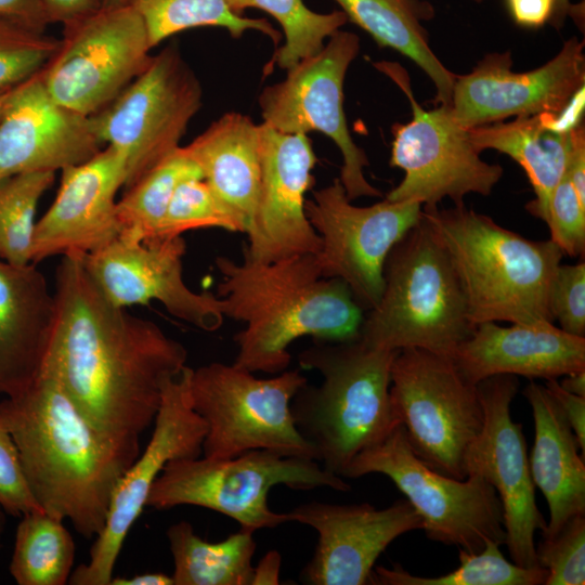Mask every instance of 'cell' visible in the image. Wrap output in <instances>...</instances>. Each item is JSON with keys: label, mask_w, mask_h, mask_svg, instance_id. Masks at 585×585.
Returning <instances> with one entry per match:
<instances>
[{"label": "cell", "mask_w": 585, "mask_h": 585, "mask_svg": "<svg viewBox=\"0 0 585 585\" xmlns=\"http://www.w3.org/2000/svg\"><path fill=\"white\" fill-rule=\"evenodd\" d=\"M63 27L60 46L40 74L51 98L80 115L108 105L152 57L145 24L131 4L101 8Z\"/></svg>", "instance_id": "cell-13"}, {"label": "cell", "mask_w": 585, "mask_h": 585, "mask_svg": "<svg viewBox=\"0 0 585 585\" xmlns=\"http://www.w3.org/2000/svg\"><path fill=\"white\" fill-rule=\"evenodd\" d=\"M261 182L252 224L247 232L244 257L273 262L313 253L321 237L304 209V195L313 186L312 170L317 161L307 134L282 133L259 125Z\"/></svg>", "instance_id": "cell-20"}, {"label": "cell", "mask_w": 585, "mask_h": 585, "mask_svg": "<svg viewBox=\"0 0 585 585\" xmlns=\"http://www.w3.org/2000/svg\"><path fill=\"white\" fill-rule=\"evenodd\" d=\"M548 392L558 402L573 430L581 452L585 453V396L572 394L561 388L557 379H548L545 384Z\"/></svg>", "instance_id": "cell-43"}, {"label": "cell", "mask_w": 585, "mask_h": 585, "mask_svg": "<svg viewBox=\"0 0 585 585\" xmlns=\"http://www.w3.org/2000/svg\"><path fill=\"white\" fill-rule=\"evenodd\" d=\"M546 224L550 239L563 255L584 258L585 204L580 200L566 172L552 191Z\"/></svg>", "instance_id": "cell-40"}, {"label": "cell", "mask_w": 585, "mask_h": 585, "mask_svg": "<svg viewBox=\"0 0 585 585\" xmlns=\"http://www.w3.org/2000/svg\"><path fill=\"white\" fill-rule=\"evenodd\" d=\"M467 130L479 153L495 150L519 164L535 194V198L529 202L525 208L546 223L552 191L566 171L571 131L560 133L552 130L545 122L542 113Z\"/></svg>", "instance_id": "cell-28"}, {"label": "cell", "mask_w": 585, "mask_h": 585, "mask_svg": "<svg viewBox=\"0 0 585 585\" xmlns=\"http://www.w3.org/2000/svg\"><path fill=\"white\" fill-rule=\"evenodd\" d=\"M220 227L239 232L235 220L221 206L204 179H188L176 190L156 237L182 236L196 229Z\"/></svg>", "instance_id": "cell-37"}, {"label": "cell", "mask_w": 585, "mask_h": 585, "mask_svg": "<svg viewBox=\"0 0 585 585\" xmlns=\"http://www.w3.org/2000/svg\"><path fill=\"white\" fill-rule=\"evenodd\" d=\"M191 369L185 366L164 382L151 439L143 453L120 477L105 525L94 538L89 560L73 570L69 584L109 585L126 537L146 507L151 487L165 466L174 459L203 454L207 426L192 405Z\"/></svg>", "instance_id": "cell-16"}, {"label": "cell", "mask_w": 585, "mask_h": 585, "mask_svg": "<svg viewBox=\"0 0 585 585\" xmlns=\"http://www.w3.org/2000/svg\"><path fill=\"white\" fill-rule=\"evenodd\" d=\"M58 46L60 39L0 18V90L40 73Z\"/></svg>", "instance_id": "cell-38"}, {"label": "cell", "mask_w": 585, "mask_h": 585, "mask_svg": "<svg viewBox=\"0 0 585 585\" xmlns=\"http://www.w3.org/2000/svg\"><path fill=\"white\" fill-rule=\"evenodd\" d=\"M562 377V380L558 381L562 389L572 394L585 396V370L572 373Z\"/></svg>", "instance_id": "cell-50"}, {"label": "cell", "mask_w": 585, "mask_h": 585, "mask_svg": "<svg viewBox=\"0 0 585 585\" xmlns=\"http://www.w3.org/2000/svg\"><path fill=\"white\" fill-rule=\"evenodd\" d=\"M10 574L18 585H65L74 570L76 546L64 521L43 510L20 517Z\"/></svg>", "instance_id": "cell-31"}, {"label": "cell", "mask_w": 585, "mask_h": 585, "mask_svg": "<svg viewBox=\"0 0 585 585\" xmlns=\"http://www.w3.org/2000/svg\"><path fill=\"white\" fill-rule=\"evenodd\" d=\"M390 396L416 456L444 476L466 479L465 455L483 426L477 385L451 358L407 348L393 359Z\"/></svg>", "instance_id": "cell-10"}, {"label": "cell", "mask_w": 585, "mask_h": 585, "mask_svg": "<svg viewBox=\"0 0 585 585\" xmlns=\"http://www.w3.org/2000/svg\"><path fill=\"white\" fill-rule=\"evenodd\" d=\"M470 1H473V2H477V3H481V2H483V1H485V0H470Z\"/></svg>", "instance_id": "cell-55"}, {"label": "cell", "mask_w": 585, "mask_h": 585, "mask_svg": "<svg viewBox=\"0 0 585 585\" xmlns=\"http://www.w3.org/2000/svg\"><path fill=\"white\" fill-rule=\"evenodd\" d=\"M306 214L321 237L315 255L323 277L342 280L364 312L384 290V266L393 246L420 220L417 202L384 199L366 207L351 204L339 180L313 193Z\"/></svg>", "instance_id": "cell-15"}, {"label": "cell", "mask_w": 585, "mask_h": 585, "mask_svg": "<svg viewBox=\"0 0 585 585\" xmlns=\"http://www.w3.org/2000/svg\"><path fill=\"white\" fill-rule=\"evenodd\" d=\"M375 66L401 87L413 112L408 122L392 127L389 164L402 169L404 177L386 199L413 200L421 207H432L450 198L454 206H459L468 194L490 195L504 169L480 157L468 130L457 122L450 105L424 109L412 93L404 69L387 62Z\"/></svg>", "instance_id": "cell-12"}, {"label": "cell", "mask_w": 585, "mask_h": 585, "mask_svg": "<svg viewBox=\"0 0 585 585\" xmlns=\"http://www.w3.org/2000/svg\"><path fill=\"white\" fill-rule=\"evenodd\" d=\"M54 315V292L35 264L0 260V394L16 395L37 377Z\"/></svg>", "instance_id": "cell-25"}, {"label": "cell", "mask_w": 585, "mask_h": 585, "mask_svg": "<svg viewBox=\"0 0 585 585\" xmlns=\"http://www.w3.org/2000/svg\"><path fill=\"white\" fill-rule=\"evenodd\" d=\"M421 218L450 257L474 326L554 322L548 289L564 255L551 239L525 238L465 205L421 207Z\"/></svg>", "instance_id": "cell-5"}, {"label": "cell", "mask_w": 585, "mask_h": 585, "mask_svg": "<svg viewBox=\"0 0 585 585\" xmlns=\"http://www.w3.org/2000/svg\"><path fill=\"white\" fill-rule=\"evenodd\" d=\"M231 10L243 15L255 8L270 14L281 25L285 42L276 49L272 63L289 69L300 61L316 54L334 32L347 22L341 11L317 13L310 10L303 0H226Z\"/></svg>", "instance_id": "cell-35"}, {"label": "cell", "mask_w": 585, "mask_h": 585, "mask_svg": "<svg viewBox=\"0 0 585 585\" xmlns=\"http://www.w3.org/2000/svg\"><path fill=\"white\" fill-rule=\"evenodd\" d=\"M384 282L378 303L360 327L359 338L367 346L452 358L472 334L476 326L450 257L421 217L389 252Z\"/></svg>", "instance_id": "cell-6"}, {"label": "cell", "mask_w": 585, "mask_h": 585, "mask_svg": "<svg viewBox=\"0 0 585 585\" xmlns=\"http://www.w3.org/2000/svg\"><path fill=\"white\" fill-rule=\"evenodd\" d=\"M472 385L495 375L557 379L585 370V337L556 327L551 321L476 325L451 358Z\"/></svg>", "instance_id": "cell-24"}, {"label": "cell", "mask_w": 585, "mask_h": 585, "mask_svg": "<svg viewBox=\"0 0 585 585\" xmlns=\"http://www.w3.org/2000/svg\"><path fill=\"white\" fill-rule=\"evenodd\" d=\"M166 534L174 585H251L257 548L253 532L239 529L221 542L210 543L182 520L170 525Z\"/></svg>", "instance_id": "cell-30"}, {"label": "cell", "mask_w": 585, "mask_h": 585, "mask_svg": "<svg viewBox=\"0 0 585 585\" xmlns=\"http://www.w3.org/2000/svg\"><path fill=\"white\" fill-rule=\"evenodd\" d=\"M198 78L170 44L108 105L89 116L103 144L126 158V188L180 147L187 126L202 106Z\"/></svg>", "instance_id": "cell-11"}, {"label": "cell", "mask_w": 585, "mask_h": 585, "mask_svg": "<svg viewBox=\"0 0 585 585\" xmlns=\"http://www.w3.org/2000/svg\"><path fill=\"white\" fill-rule=\"evenodd\" d=\"M502 545L489 542L479 552L459 551V566L435 577L416 576L399 563L388 569L376 567L369 584L378 585H543L547 572L542 567L524 568L508 561Z\"/></svg>", "instance_id": "cell-34"}, {"label": "cell", "mask_w": 585, "mask_h": 585, "mask_svg": "<svg viewBox=\"0 0 585 585\" xmlns=\"http://www.w3.org/2000/svg\"><path fill=\"white\" fill-rule=\"evenodd\" d=\"M141 15L152 48L177 32L202 26L225 28L234 39L248 30L268 36L275 46L280 32L264 18L235 14L226 0H131Z\"/></svg>", "instance_id": "cell-33"}, {"label": "cell", "mask_w": 585, "mask_h": 585, "mask_svg": "<svg viewBox=\"0 0 585 585\" xmlns=\"http://www.w3.org/2000/svg\"><path fill=\"white\" fill-rule=\"evenodd\" d=\"M534 420L529 456L531 477L549 508L543 537L554 535L572 517L585 515V464L578 441L562 408L545 385L533 379L523 389Z\"/></svg>", "instance_id": "cell-26"}, {"label": "cell", "mask_w": 585, "mask_h": 585, "mask_svg": "<svg viewBox=\"0 0 585 585\" xmlns=\"http://www.w3.org/2000/svg\"><path fill=\"white\" fill-rule=\"evenodd\" d=\"M0 505L6 515L22 517L42 510L26 480L17 447L0 425Z\"/></svg>", "instance_id": "cell-42"}, {"label": "cell", "mask_w": 585, "mask_h": 585, "mask_svg": "<svg viewBox=\"0 0 585 585\" xmlns=\"http://www.w3.org/2000/svg\"><path fill=\"white\" fill-rule=\"evenodd\" d=\"M101 8L112 9L130 4L131 0H100Z\"/></svg>", "instance_id": "cell-52"}, {"label": "cell", "mask_w": 585, "mask_h": 585, "mask_svg": "<svg viewBox=\"0 0 585 585\" xmlns=\"http://www.w3.org/2000/svg\"><path fill=\"white\" fill-rule=\"evenodd\" d=\"M360 50L351 31L337 30L323 49L287 69L286 78L266 86L258 98L263 122L287 134L320 131L330 138L342 155L339 180L348 198L380 197L365 178L369 165L348 129L343 110L347 70Z\"/></svg>", "instance_id": "cell-14"}, {"label": "cell", "mask_w": 585, "mask_h": 585, "mask_svg": "<svg viewBox=\"0 0 585 585\" xmlns=\"http://www.w3.org/2000/svg\"><path fill=\"white\" fill-rule=\"evenodd\" d=\"M282 556L277 550L268 551L253 567L251 585H277L280 584Z\"/></svg>", "instance_id": "cell-48"}, {"label": "cell", "mask_w": 585, "mask_h": 585, "mask_svg": "<svg viewBox=\"0 0 585 585\" xmlns=\"http://www.w3.org/2000/svg\"><path fill=\"white\" fill-rule=\"evenodd\" d=\"M49 23L63 26L101 9L100 0H42Z\"/></svg>", "instance_id": "cell-47"}, {"label": "cell", "mask_w": 585, "mask_h": 585, "mask_svg": "<svg viewBox=\"0 0 585 585\" xmlns=\"http://www.w3.org/2000/svg\"><path fill=\"white\" fill-rule=\"evenodd\" d=\"M330 487L350 490L341 477L317 460L252 450L232 458H182L169 461L153 483L146 507L157 510L181 505L204 507L235 520L240 529L256 532L290 522L288 512H275L268 504L270 490Z\"/></svg>", "instance_id": "cell-7"}, {"label": "cell", "mask_w": 585, "mask_h": 585, "mask_svg": "<svg viewBox=\"0 0 585 585\" xmlns=\"http://www.w3.org/2000/svg\"><path fill=\"white\" fill-rule=\"evenodd\" d=\"M290 521L317 532L314 554L300 573L310 585H365L378 557L399 536L420 530L422 520L407 499L377 509L368 503L308 502L289 512Z\"/></svg>", "instance_id": "cell-21"}, {"label": "cell", "mask_w": 585, "mask_h": 585, "mask_svg": "<svg viewBox=\"0 0 585 585\" xmlns=\"http://www.w3.org/2000/svg\"><path fill=\"white\" fill-rule=\"evenodd\" d=\"M218 296L225 317L244 322L235 334L234 365L280 374L288 367V347L297 339L343 341L359 337L365 312L340 278L323 277L315 255L273 262L218 257Z\"/></svg>", "instance_id": "cell-3"}, {"label": "cell", "mask_w": 585, "mask_h": 585, "mask_svg": "<svg viewBox=\"0 0 585 585\" xmlns=\"http://www.w3.org/2000/svg\"><path fill=\"white\" fill-rule=\"evenodd\" d=\"M54 298L41 368L98 430L140 442L153 425L164 382L186 366L185 347L155 322L109 301L86 269L83 255L63 256Z\"/></svg>", "instance_id": "cell-1"}, {"label": "cell", "mask_w": 585, "mask_h": 585, "mask_svg": "<svg viewBox=\"0 0 585 585\" xmlns=\"http://www.w3.org/2000/svg\"><path fill=\"white\" fill-rule=\"evenodd\" d=\"M348 21L365 30L381 48H390L412 60L435 87L434 103L450 105L455 75L429 46L422 23L434 17L427 0H334Z\"/></svg>", "instance_id": "cell-29"}, {"label": "cell", "mask_w": 585, "mask_h": 585, "mask_svg": "<svg viewBox=\"0 0 585 585\" xmlns=\"http://www.w3.org/2000/svg\"><path fill=\"white\" fill-rule=\"evenodd\" d=\"M54 178L53 171H35L0 180V260L31 263L37 206Z\"/></svg>", "instance_id": "cell-36"}, {"label": "cell", "mask_w": 585, "mask_h": 585, "mask_svg": "<svg viewBox=\"0 0 585 585\" xmlns=\"http://www.w3.org/2000/svg\"><path fill=\"white\" fill-rule=\"evenodd\" d=\"M40 73L14 87L5 102L0 117V180L55 172L102 150L89 117L56 103Z\"/></svg>", "instance_id": "cell-23"}, {"label": "cell", "mask_w": 585, "mask_h": 585, "mask_svg": "<svg viewBox=\"0 0 585 585\" xmlns=\"http://www.w3.org/2000/svg\"><path fill=\"white\" fill-rule=\"evenodd\" d=\"M62 171L57 194L36 222L31 263L53 256L90 255L119 236L116 196L127 179L126 158L110 145Z\"/></svg>", "instance_id": "cell-22"}, {"label": "cell", "mask_w": 585, "mask_h": 585, "mask_svg": "<svg viewBox=\"0 0 585 585\" xmlns=\"http://www.w3.org/2000/svg\"><path fill=\"white\" fill-rule=\"evenodd\" d=\"M5 516H6V512L4 511L2 506L0 505V543H1L2 535H3L4 529H5Z\"/></svg>", "instance_id": "cell-54"}, {"label": "cell", "mask_w": 585, "mask_h": 585, "mask_svg": "<svg viewBox=\"0 0 585 585\" xmlns=\"http://www.w3.org/2000/svg\"><path fill=\"white\" fill-rule=\"evenodd\" d=\"M109 585H174L171 575L162 572H145L131 577H114Z\"/></svg>", "instance_id": "cell-49"}, {"label": "cell", "mask_w": 585, "mask_h": 585, "mask_svg": "<svg viewBox=\"0 0 585 585\" xmlns=\"http://www.w3.org/2000/svg\"><path fill=\"white\" fill-rule=\"evenodd\" d=\"M584 82V40L571 37L551 60L529 72L512 70L510 51L486 54L470 73L455 76L450 107L466 129L558 113Z\"/></svg>", "instance_id": "cell-19"}, {"label": "cell", "mask_w": 585, "mask_h": 585, "mask_svg": "<svg viewBox=\"0 0 585 585\" xmlns=\"http://www.w3.org/2000/svg\"><path fill=\"white\" fill-rule=\"evenodd\" d=\"M308 382L298 369L272 378L220 362L191 369L193 408L207 432L203 455L224 459L252 450L316 460L313 446L297 430L290 401Z\"/></svg>", "instance_id": "cell-8"}, {"label": "cell", "mask_w": 585, "mask_h": 585, "mask_svg": "<svg viewBox=\"0 0 585 585\" xmlns=\"http://www.w3.org/2000/svg\"><path fill=\"white\" fill-rule=\"evenodd\" d=\"M483 426L465 455L468 474H478L496 491L504 514L511 561L540 567L534 536L547 522L535 499L522 425L512 420L511 402L519 390L515 375H495L477 384Z\"/></svg>", "instance_id": "cell-17"}, {"label": "cell", "mask_w": 585, "mask_h": 585, "mask_svg": "<svg viewBox=\"0 0 585 585\" xmlns=\"http://www.w3.org/2000/svg\"><path fill=\"white\" fill-rule=\"evenodd\" d=\"M12 89L13 88L0 90V117H1V114L3 112V108H4L5 102L8 100V96L11 93Z\"/></svg>", "instance_id": "cell-53"}, {"label": "cell", "mask_w": 585, "mask_h": 585, "mask_svg": "<svg viewBox=\"0 0 585 585\" xmlns=\"http://www.w3.org/2000/svg\"><path fill=\"white\" fill-rule=\"evenodd\" d=\"M0 18L41 32L50 24L42 0H0Z\"/></svg>", "instance_id": "cell-44"}, {"label": "cell", "mask_w": 585, "mask_h": 585, "mask_svg": "<svg viewBox=\"0 0 585 585\" xmlns=\"http://www.w3.org/2000/svg\"><path fill=\"white\" fill-rule=\"evenodd\" d=\"M186 245L182 236L131 240L117 237L83 256V263L114 304L160 302L174 317L202 330L214 332L224 322V302L211 292H196L183 280Z\"/></svg>", "instance_id": "cell-18"}, {"label": "cell", "mask_w": 585, "mask_h": 585, "mask_svg": "<svg viewBox=\"0 0 585 585\" xmlns=\"http://www.w3.org/2000/svg\"><path fill=\"white\" fill-rule=\"evenodd\" d=\"M398 352L369 347L358 337L314 339L299 353L300 366L317 370L323 381L303 385L290 401V413L327 471L342 478L359 453L401 425L390 396Z\"/></svg>", "instance_id": "cell-4"}, {"label": "cell", "mask_w": 585, "mask_h": 585, "mask_svg": "<svg viewBox=\"0 0 585 585\" xmlns=\"http://www.w3.org/2000/svg\"><path fill=\"white\" fill-rule=\"evenodd\" d=\"M548 310L568 334L585 337V263L559 264L548 289Z\"/></svg>", "instance_id": "cell-41"}, {"label": "cell", "mask_w": 585, "mask_h": 585, "mask_svg": "<svg viewBox=\"0 0 585 585\" xmlns=\"http://www.w3.org/2000/svg\"><path fill=\"white\" fill-rule=\"evenodd\" d=\"M194 178L203 179L202 170L180 146L126 188L117 200L118 237L131 240L156 237L177 187Z\"/></svg>", "instance_id": "cell-32"}, {"label": "cell", "mask_w": 585, "mask_h": 585, "mask_svg": "<svg viewBox=\"0 0 585 585\" xmlns=\"http://www.w3.org/2000/svg\"><path fill=\"white\" fill-rule=\"evenodd\" d=\"M512 21L525 28H540L549 22L554 0H505Z\"/></svg>", "instance_id": "cell-45"}, {"label": "cell", "mask_w": 585, "mask_h": 585, "mask_svg": "<svg viewBox=\"0 0 585 585\" xmlns=\"http://www.w3.org/2000/svg\"><path fill=\"white\" fill-rule=\"evenodd\" d=\"M572 3L570 0H554L552 14L548 24L556 30H560L569 16Z\"/></svg>", "instance_id": "cell-51"}, {"label": "cell", "mask_w": 585, "mask_h": 585, "mask_svg": "<svg viewBox=\"0 0 585 585\" xmlns=\"http://www.w3.org/2000/svg\"><path fill=\"white\" fill-rule=\"evenodd\" d=\"M184 148L239 232L247 234L256 214L261 182L259 125L249 116L230 112Z\"/></svg>", "instance_id": "cell-27"}, {"label": "cell", "mask_w": 585, "mask_h": 585, "mask_svg": "<svg viewBox=\"0 0 585 585\" xmlns=\"http://www.w3.org/2000/svg\"><path fill=\"white\" fill-rule=\"evenodd\" d=\"M537 564L547 572L544 585L585 584V515L570 518L557 533L542 537Z\"/></svg>", "instance_id": "cell-39"}, {"label": "cell", "mask_w": 585, "mask_h": 585, "mask_svg": "<svg viewBox=\"0 0 585 585\" xmlns=\"http://www.w3.org/2000/svg\"><path fill=\"white\" fill-rule=\"evenodd\" d=\"M564 172L569 177L580 200L585 204V129L582 123L571 131Z\"/></svg>", "instance_id": "cell-46"}, {"label": "cell", "mask_w": 585, "mask_h": 585, "mask_svg": "<svg viewBox=\"0 0 585 585\" xmlns=\"http://www.w3.org/2000/svg\"><path fill=\"white\" fill-rule=\"evenodd\" d=\"M0 425L17 447L41 509L68 520L84 538H95L120 477L140 454V442L98 430L43 368L24 391L0 401Z\"/></svg>", "instance_id": "cell-2"}, {"label": "cell", "mask_w": 585, "mask_h": 585, "mask_svg": "<svg viewBox=\"0 0 585 585\" xmlns=\"http://www.w3.org/2000/svg\"><path fill=\"white\" fill-rule=\"evenodd\" d=\"M382 473L406 496L429 540L481 551L489 542L506 543L504 514L494 487L478 474L459 480L440 473L413 452L404 427L359 453L342 478Z\"/></svg>", "instance_id": "cell-9"}]
</instances>
